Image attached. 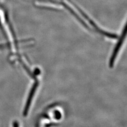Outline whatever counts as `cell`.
Segmentation results:
<instances>
[{
  "label": "cell",
  "mask_w": 127,
  "mask_h": 127,
  "mask_svg": "<svg viewBox=\"0 0 127 127\" xmlns=\"http://www.w3.org/2000/svg\"><path fill=\"white\" fill-rule=\"evenodd\" d=\"M13 126H14V127H19V124H18V122L15 121V122H14Z\"/></svg>",
  "instance_id": "cell-2"
},
{
  "label": "cell",
  "mask_w": 127,
  "mask_h": 127,
  "mask_svg": "<svg viewBox=\"0 0 127 127\" xmlns=\"http://www.w3.org/2000/svg\"><path fill=\"white\" fill-rule=\"evenodd\" d=\"M38 84H39V83L37 81H36V82H35V83L33 84L30 93L29 94L28 97V99H27V103H26V104L25 105V109H24V111H23V116L25 117L27 116L28 113L29 109L30 108V105H31L32 100L33 97L34 96L35 91H36V90H37V87L38 86Z\"/></svg>",
  "instance_id": "cell-1"
}]
</instances>
